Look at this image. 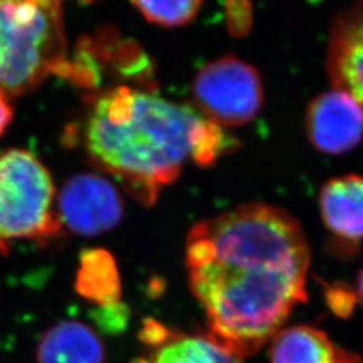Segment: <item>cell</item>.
<instances>
[{"label":"cell","mask_w":363,"mask_h":363,"mask_svg":"<svg viewBox=\"0 0 363 363\" xmlns=\"http://www.w3.org/2000/svg\"><path fill=\"white\" fill-rule=\"evenodd\" d=\"M186 264L208 333L242 358L307 300L310 249L283 208L249 203L201 220L189 233Z\"/></svg>","instance_id":"cell-1"},{"label":"cell","mask_w":363,"mask_h":363,"mask_svg":"<svg viewBox=\"0 0 363 363\" xmlns=\"http://www.w3.org/2000/svg\"><path fill=\"white\" fill-rule=\"evenodd\" d=\"M232 145L222 127L198 109L127 85L93 103L85 128L91 162L148 208L189 162L213 164Z\"/></svg>","instance_id":"cell-2"},{"label":"cell","mask_w":363,"mask_h":363,"mask_svg":"<svg viewBox=\"0 0 363 363\" xmlns=\"http://www.w3.org/2000/svg\"><path fill=\"white\" fill-rule=\"evenodd\" d=\"M61 0H0V91L21 96L66 66Z\"/></svg>","instance_id":"cell-3"},{"label":"cell","mask_w":363,"mask_h":363,"mask_svg":"<svg viewBox=\"0 0 363 363\" xmlns=\"http://www.w3.org/2000/svg\"><path fill=\"white\" fill-rule=\"evenodd\" d=\"M49 169L26 150L0 154V253L18 241H48L62 230Z\"/></svg>","instance_id":"cell-4"},{"label":"cell","mask_w":363,"mask_h":363,"mask_svg":"<svg viewBox=\"0 0 363 363\" xmlns=\"http://www.w3.org/2000/svg\"><path fill=\"white\" fill-rule=\"evenodd\" d=\"M198 112L220 127H238L257 116L264 89L257 70L226 55L203 66L193 82Z\"/></svg>","instance_id":"cell-5"},{"label":"cell","mask_w":363,"mask_h":363,"mask_svg":"<svg viewBox=\"0 0 363 363\" xmlns=\"http://www.w3.org/2000/svg\"><path fill=\"white\" fill-rule=\"evenodd\" d=\"M57 214L62 228L94 237L116 228L124 216V203L116 187L104 177L78 174L61 189Z\"/></svg>","instance_id":"cell-6"},{"label":"cell","mask_w":363,"mask_h":363,"mask_svg":"<svg viewBox=\"0 0 363 363\" xmlns=\"http://www.w3.org/2000/svg\"><path fill=\"white\" fill-rule=\"evenodd\" d=\"M306 128L308 140L318 151L328 155L346 154L362 142V108L347 93L333 88L310 104Z\"/></svg>","instance_id":"cell-7"},{"label":"cell","mask_w":363,"mask_h":363,"mask_svg":"<svg viewBox=\"0 0 363 363\" xmlns=\"http://www.w3.org/2000/svg\"><path fill=\"white\" fill-rule=\"evenodd\" d=\"M140 337L147 351L135 363H244L245 359L208 331L183 333L150 320Z\"/></svg>","instance_id":"cell-8"},{"label":"cell","mask_w":363,"mask_h":363,"mask_svg":"<svg viewBox=\"0 0 363 363\" xmlns=\"http://www.w3.org/2000/svg\"><path fill=\"white\" fill-rule=\"evenodd\" d=\"M327 67L333 88L347 93L363 111V0L331 27Z\"/></svg>","instance_id":"cell-9"},{"label":"cell","mask_w":363,"mask_h":363,"mask_svg":"<svg viewBox=\"0 0 363 363\" xmlns=\"http://www.w3.org/2000/svg\"><path fill=\"white\" fill-rule=\"evenodd\" d=\"M327 229L346 241L363 240V177L343 175L325 183L319 194Z\"/></svg>","instance_id":"cell-10"},{"label":"cell","mask_w":363,"mask_h":363,"mask_svg":"<svg viewBox=\"0 0 363 363\" xmlns=\"http://www.w3.org/2000/svg\"><path fill=\"white\" fill-rule=\"evenodd\" d=\"M101 337L85 323L62 320L39 339L37 363H105Z\"/></svg>","instance_id":"cell-11"},{"label":"cell","mask_w":363,"mask_h":363,"mask_svg":"<svg viewBox=\"0 0 363 363\" xmlns=\"http://www.w3.org/2000/svg\"><path fill=\"white\" fill-rule=\"evenodd\" d=\"M271 340L272 363H337L342 350L311 325L281 328Z\"/></svg>","instance_id":"cell-12"},{"label":"cell","mask_w":363,"mask_h":363,"mask_svg":"<svg viewBox=\"0 0 363 363\" xmlns=\"http://www.w3.org/2000/svg\"><path fill=\"white\" fill-rule=\"evenodd\" d=\"M77 289L79 295L100 307L118 304L120 279L111 253L103 249H91L81 256Z\"/></svg>","instance_id":"cell-13"},{"label":"cell","mask_w":363,"mask_h":363,"mask_svg":"<svg viewBox=\"0 0 363 363\" xmlns=\"http://www.w3.org/2000/svg\"><path fill=\"white\" fill-rule=\"evenodd\" d=\"M144 18L159 26L179 27L190 23L203 0H132Z\"/></svg>","instance_id":"cell-14"},{"label":"cell","mask_w":363,"mask_h":363,"mask_svg":"<svg viewBox=\"0 0 363 363\" xmlns=\"http://www.w3.org/2000/svg\"><path fill=\"white\" fill-rule=\"evenodd\" d=\"M13 120V108L7 100V96L0 91V136Z\"/></svg>","instance_id":"cell-15"},{"label":"cell","mask_w":363,"mask_h":363,"mask_svg":"<svg viewBox=\"0 0 363 363\" xmlns=\"http://www.w3.org/2000/svg\"><path fill=\"white\" fill-rule=\"evenodd\" d=\"M337 363H363V359L359 355H355L352 352L342 349L340 354H339Z\"/></svg>","instance_id":"cell-16"},{"label":"cell","mask_w":363,"mask_h":363,"mask_svg":"<svg viewBox=\"0 0 363 363\" xmlns=\"http://www.w3.org/2000/svg\"><path fill=\"white\" fill-rule=\"evenodd\" d=\"M358 294H359V298H361L363 303V269L362 272L359 273V277H358Z\"/></svg>","instance_id":"cell-17"},{"label":"cell","mask_w":363,"mask_h":363,"mask_svg":"<svg viewBox=\"0 0 363 363\" xmlns=\"http://www.w3.org/2000/svg\"><path fill=\"white\" fill-rule=\"evenodd\" d=\"M84 1H86V3H89V1H91V0H84Z\"/></svg>","instance_id":"cell-18"}]
</instances>
